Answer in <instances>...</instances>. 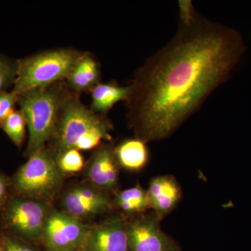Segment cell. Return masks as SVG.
<instances>
[{"label":"cell","mask_w":251,"mask_h":251,"mask_svg":"<svg viewBox=\"0 0 251 251\" xmlns=\"http://www.w3.org/2000/svg\"><path fill=\"white\" fill-rule=\"evenodd\" d=\"M51 208L49 203L13 195L0 209V222L5 233L32 244L42 237Z\"/></svg>","instance_id":"cell-6"},{"label":"cell","mask_w":251,"mask_h":251,"mask_svg":"<svg viewBox=\"0 0 251 251\" xmlns=\"http://www.w3.org/2000/svg\"><path fill=\"white\" fill-rule=\"evenodd\" d=\"M146 142L138 138L122 142L115 148L119 165L127 171H139L146 166L149 151Z\"/></svg>","instance_id":"cell-15"},{"label":"cell","mask_w":251,"mask_h":251,"mask_svg":"<svg viewBox=\"0 0 251 251\" xmlns=\"http://www.w3.org/2000/svg\"><path fill=\"white\" fill-rule=\"evenodd\" d=\"M0 239L4 245L5 251H37L32 244L12 234L2 232L0 234Z\"/></svg>","instance_id":"cell-20"},{"label":"cell","mask_w":251,"mask_h":251,"mask_svg":"<svg viewBox=\"0 0 251 251\" xmlns=\"http://www.w3.org/2000/svg\"><path fill=\"white\" fill-rule=\"evenodd\" d=\"M100 65L93 54L86 52L77 61L65 80L74 92H90L100 82Z\"/></svg>","instance_id":"cell-13"},{"label":"cell","mask_w":251,"mask_h":251,"mask_svg":"<svg viewBox=\"0 0 251 251\" xmlns=\"http://www.w3.org/2000/svg\"><path fill=\"white\" fill-rule=\"evenodd\" d=\"M147 191L150 209L161 220L174 210L182 196L179 183L172 175L153 177Z\"/></svg>","instance_id":"cell-12"},{"label":"cell","mask_w":251,"mask_h":251,"mask_svg":"<svg viewBox=\"0 0 251 251\" xmlns=\"http://www.w3.org/2000/svg\"><path fill=\"white\" fill-rule=\"evenodd\" d=\"M18 61H12L0 54V93L14 85L17 77Z\"/></svg>","instance_id":"cell-19"},{"label":"cell","mask_w":251,"mask_h":251,"mask_svg":"<svg viewBox=\"0 0 251 251\" xmlns=\"http://www.w3.org/2000/svg\"><path fill=\"white\" fill-rule=\"evenodd\" d=\"M46 251H52V250H47Z\"/></svg>","instance_id":"cell-24"},{"label":"cell","mask_w":251,"mask_h":251,"mask_svg":"<svg viewBox=\"0 0 251 251\" xmlns=\"http://www.w3.org/2000/svg\"><path fill=\"white\" fill-rule=\"evenodd\" d=\"M239 31L196 14L130 82L128 121L148 143L171 136L229 79L247 51Z\"/></svg>","instance_id":"cell-1"},{"label":"cell","mask_w":251,"mask_h":251,"mask_svg":"<svg viewBox=\"0 0 251 251\" xmlns=\"http://www.w3.org/2000/svg\"><path fill=\"white\" fill-rule=\"evenodd\" d=\"M71 90V89H70ZM80 94L72 90L63 104L49 148L58 153L75 149L77 143L96 130H111L112 124L81 102Z\"/></svg>","instance_id":"cell-5"},{"label":"cell","mask_w":251,"mask_h":251,"mask_svg":"<svg viewBox=\"0 0 251 251\" xmlns=\"http://www.w3.org/2000/svg\"><path fill=\"white\" fill-rule=\"evenodd\" d=\"M18 100V95L13 91L0 93V123L14 111Z\"/></svg>","instance_id":"cell-21"},{"label":"cell","mask_w":251,"mask_h":251,"mask_svg":"<svg viewBox=\"0 0 251 251\" xmlns=\"http://www.w3.org/2000/svg\"><path fill=\"white\" fill-rule=\"evenodd\" d=\"M91 227L65 211L51 208L41 239L47 250L82 251Z\"/></svg>","instance_id":"cell-7"},{"label":"cell","mask_w":251,"mask_h":251,"mask_svg":"<svg viewBox=\"0 0 251 251\" xmlns=\"http://www.w3.org/2000/svg\"><path fill=\"white\" fill-rule=\"evenodd\" d=\"M114 206L126 215H138L150 209L148 191L139 184L125 191H118L113 200Z\"/></svg>","instance_id":"cell-16"},{"label":"cell","mask_w":251,"mask_h":251,"mask_svg":"<svg viewBox=\"0 0 251 251\" xmlns=\"http://www.w3.org/2000/svg\"><path fill=\"white\" fill-rule=\"evenodd\" d=\"M0 251H5L4 245H3L1 239H0Z\"/></svg>","instance_id":"cell-23"},{"label":"cell","mask_w":251,"mask_h":251,"mask_svg":"<svg viewBox=\"0 0 251 251\" xmlns=\"http://www.w3.org/2000/svg\"><path fill=\"white\" fill-rule=\"evenodd\" d=\"M63 211L82 220L106 214L115 207L108 193L90 184L69 188L62 198Z\"/></svg>","instance_id":"cell-9"},{"label":"cell","mask_w":251,"mask_h":251,"mask_svg":"<svg viewBox=\"0 0 251 251\" xmlns=\"http://www.w3.org/2000/svg\"><path fill=\"white\" fill-rule=\"evenodd\" d=\"M82 251H128L127 220L115 215L92 226Z\"/></svg>","instance_id":"cell-11"},{"label":"cell","mask_w":251,"mask_h":251,"mask_svg":"<svg viewBox=\"0 0 251 251\" xmlns=\"http://www.w3.org/2000/svg\"><path fill=\"white\" fill-rule=\"evenodd\" d=\"M85 52L57 49L43 51L18 59L17 77L13 92L19 94L65 80Z\"/></svg>","instance_id":"cell-4"},{"label":"cell","mask_w":251,"mask_h":251,"mask_svg":"<svg viewBox=\"0 0 251 251\" xmlns=\"http://www.w3.org/2000/svg\"><path fill=\"white\" fill-rule=\"evenodd\" d=\"M55 156L57 166L64 175L78 173L85 167L83 156L76 149H70L56 153Z\"/></svg>","instance_id":"cell-18"},{"label":"cell","mask_w":251,"mask_h":251,"mask_svg":"<svg viewBox=\"0 0 251 251\" xmlns=\"http://www.w3.org/2000/svg\"><path fill=\"white\" fill-rule=\"evenodd\" d=\"M120 165L115 155V147L100 145L96 148L85 168V177L89 184L108 194H116L119 187Z\"/></svg>","instance_id":"cell-10"},{"label":"cell","mask_w":251,"mask_h":251,"mask_svg":"<svg viewBox=\"0 0 251 251\" xmlns=\"http://www.w3.org/2000/svg\"><path fill=\"white\" fill-rule=\"evenodd\" d=\"M64 175L56 161L55 153L43 147L30 156L10 179V191L15 196L50 203L64 182Z\"/></svg>","instance_id":"cell-3"},{"label":"cell","mask_w":251,"mask_h":251,"mask_svg":"<svg viewBox=\"0 0 251 251\" xmlns=\"http://www.w3.org/2000/svg\"><path fill=\"white\" fill-rule=\"evenodd\" d=\"M161 221L154 211L127 221L128 251H182L179 244L162 230Z\"/></svg>","instance_id":"cell-8"},{"label":"cell","mask_w":251,"mask_h":251,"mask_svg":"<svg viewBox=\"0 0 251 251\" xmlns=\"http://www.w3.org/2000/svg\"><path fill=\"white\" fill-rule=\"evenodd\" d=\"M70 90L63 80L18 94V104L25 117L29 132L25 152L27 158L52 138L61 109Z\"/></svg>","instance_id":"cell-2"},{"label":"cell","mask_w":251,"mask_h":251,"mask_svg":"<svg viewBox=\"0 0 251 251\" xmlns=\"http://www.w3.org/2000/svg\"><path fill=\"white\" fill-rule=\"evenodd\" d=\"M130 90V85L123 87L114 81L108 83L99 82L90 92L92 96L90 109L96 113L105 116L115 104L122 100L126 102L128 100Z\"/></svg>","instance_id":"cell-14"},{"label":"cell","mask_w":251,"mask_h":251,"mask_svg":"<svg viewBox=\"0 0 251 251\" xmlns=\"http://www.w3.org/2000/svg\"><path fill=\"white\" fill-rule=\"evenodd\" d=\"M26 126H27V122L21 109L15 110L0 123L1 129L4 130L10 140L18 148L22 147L24 142Z\"/></svg>","instance_id":"cell-17"},{"label":"cell","mask_w":251,"mask_h":251,"mask_svg":"<svg viewBox=\"0 0 251 251\" xmlns=\"http://www.w3.org/2000/svg\"><path fill=\"white\" fill-rule=\"evenodd\" d=\"M9 191L10 179L3 173H0V209L7 201Z\"/></svg>","instance_id":"cell-22"}]
</instances>
